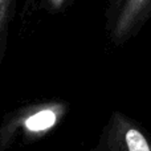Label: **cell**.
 I'll return each mask as SVG.
<instances>
[{
  "mask_svg": "<svg viewBox=\"0 0 151 151\" xmlns=\"http://www.w3.org/2000/svg\"><path fill=\"white\" fill-rule=\"evenodd\" d=\"M89 151H151V138L134 119L114 110Z\"/></svg>",
  "mask_w": 151,
  "mask_h": 151,
  "instance_id": "3957f363",
  "label": "cell"
},
{
  "mask_svg": "<svg viewBox=\"0 0 151 151\" xmlns=\"http://www.w3.org/2000/svg\"><path fill=\"white\" fill-rule=\"evenodd\" d=\"M17 0H0V68L8 49L11 25L16 13Z\"/></svg>",
  "mask_w": 151,
  "mask_h": 151,
  "instance_id": "277c9868",
  "label": "cell"
},
{
  "mask_svg": "<svg viewBox=\"0 0 151 151\" xmlns=\"http://www.w3.org/2000/svg\"><path fill=\"white\" fill-rule=\"evenodd\" d=\"M151 19V0H107L104 29L115 47L126 44Z\"/></svg>",
  "mask_w": 151,
  "mask_h": 151,
  "instance_id": "7a4b0ae2",
  "label": "cell"
},
{
  "mask_svg": "<svg viewBox=\"0 0 151 151\" xmlns=\"http://www.w3.org/2000/svg\"><path fill=\"white\" fill-rule=\"evenodd\" d=\"M69 105L63 99L33 101L5 113L0 121V151L42 139L63 123Z\"/></svg>",
  "mask_w": 151,
  "mask_h": 151,
  "instance_id": "6da1fadb",
  "label": "cell"
}]
</instances>
